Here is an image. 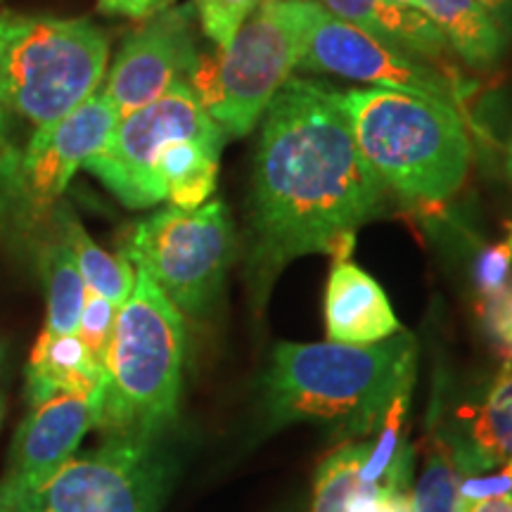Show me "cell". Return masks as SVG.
Instances as JSON below:
<instances>
[{
    "mask_svg": "<svg viewBox=\"0 0 512 512\" xmlns=\"http://www.w3.org/2000/svg\"><path fill=\"white\" fill-rule=\"evenodd\" d=\"M384 214V185L358 150L339 91L290 79L261 117L247 228V285L261 311L306 254L347 261L356 230Z\"/></svg>",
    "mask_w": 512,
    "mask_h": 512,
    "instance_id": "obj_1",
    "label": "cell"
},
{
    "mask_svg": "<svg viewBox=\"0 0 512 512\" xmlns=\"http://www.w3.org/2000/svg\"><path fill=\"white\" fill-rule=\"evenodd\" d=\"M418 342L408 332L375 344H278L261 380L268 432L297 422L373 439L396 396L413 392Z\"/></svg>",
    "mask_w": 512,
    "mask_h": 512,
    "instance_id": "obj_2",
    "label": "cell"
},
{
    "mask_svg": "<svg viewBox=\"0 0 512 512\" xmlns=\"http://www.w3.org/2000/svg\"><path fill=\"white\" fill-rule=\"evenodd\" d=\"M356 145L384 188L441 204L463 185L472 147L458 107L392 88L339 91Z\"/></svg>",
    "mask_w": 512,
    "mask_h": 512,
    "instance_id": "obj_3",
    "label": "cell"
},
{
    "mask_svg": "<svg viewBox=\"0 0 512 512\" xmlns=\"http://www.w3.org/2000/svg\"><path fill=\"white\" fill-rule=\"evenodd\" d=\"M185 366V320L145 271L119 306L107 354L98 430L157 439L178 415Z\"/></svg>",
    "mask_w": 512,
    "mask_h": 512,
    "instance_id": "obj_4",
    "label": "cell"
},
{
    "mask_svg": "<svg viewBox=\"0 0 512 512\" xmlns=\"http://www.w3.org/2000/svg\"><path fill=\"white\" fill-rule=\"evenodd\" d=\"M316 0H261L226 46L197 57L190 88L228 138L247 136L299 69Z\"/></svg>",
    "mask_w": 512,
    "mask_h": 512,
    "instance_id": "obj_5",
    "label": "cell"
},
{
    "mask_svg": "<svg viewBox=\"0 0 512 512\" xmlns=\"http://www.w3.org/2000/svg\"><path fill=\"white\" fill-rule=\"evenodd\" d=\"M107 60L110 38L91 19L5 12V107L34 131L57 124L98 93Z\"/></svg>",
    "mask_w": 512,
    "mask_h": 512,
    "instance_id": "obj_6",
    "label": "cell"
},
{
    "mask_svg": "<svg viewBox=\"0 0 512 512\" xmlns=\"http://www.w3.org/2000/svg\"><path fill=\"white\" fill-rule=\"evenodd\" d=\"M121 256L145 271L183 316L204 318L219 302L235 256V228L226 204L169 207L133 223Z\"/></svg>",
    "mask_w": 512,
    "mask_h": 512,
    "instance_id": "obj_7",
    "label": "cell"
},
{
    "mask_svg": "<svg viewBox=\"0 0 512 512\" xmlns=\"http://www.w3.org/2000/svg\"><path fill=\"white\" fill-rule=\"evenodd\" d=\"M226 133L209 117L188 81L150 105L126 114L98 155L83 169L93 174L128 209H147L164 202L157 164L162 152L176 140L207 138Z\"/></svg>",
    "mask_w": 512,
    "mask_h": 512,
    "instance_id": "obj_8",
    "label": "cell"
},
{
    "mask_svg": "<svg viewBox=\"0 0 512 512\" xmlns=\"http://www.w3.org/2000/svg\"><path fill=\"white\" fill-rule=\"evenodd\" d=\"M169 479L157 439L110 434L100 448L69 460L27 512H157Z\"/></svg>",
    "mask_w": 512,
    "mask_h": 512,
    "instance_id": "obj_9",
    "label": "cell"
},
{
    "mask_svg": "<svg viewBox=\"0 0 512 512\" xmlns=\"http://www.w3.org/2000/svg\"><path fill=\"white\" fill-rule=\"evenodd\" d=\"M299 69L373 83V88L427 95L453 107L463 102V88H458L451 74L434 67L432 60L387 46L332 17L320 5L313 12Z\"/></svg>",
    "mask_w": 512,
    "mask_h": 512,
    "instance_id": "obj_10",
    "label": "cell"
},
{
    "mask_svg": "<svg viewBox=\"0 0 512 512\" xmlns=\"http://www.w3.org/2000/svg\"><path fill=\"white\" fill-rule=\"evenodd\" d=\"M100 401L57 394L31 406L12 441L0 479V512H27L57 472L74 458L81 439L98 427Z\"/></svg>",
    "mask_w": 512,
    "mask_h": 512,
    "instance_id": "obj_11",
    "label": "cell"
},
{
    "mask_svg": "<svg viewBox=\"0 0 512 512\" xmlns=\"http://www.w3.org/2000/svg\"><path fill=\"white\" fill-rule=\"evenodd\" d=\"M195 22L192 3L169 5L126 38L102 91L121 117L162 98L176 83L188 81L200 57Z\"/></svg>",
    "mask_w": 512,
    "mask_h": 512,
    "instance_id": "obj_12",
    "label": "cell"
},
{
    "mask_svg": "<svg viewBox=\"0 0 512 512\" xmlns=\"http://www.w3.org/2000/svg\"><path fill=\"white\" fill-rule=\"evenodd\" d=\"M119 119L117 105L98 91L57 124L31 133L27 150H22V195L29 226L55 209L76 171L107 145Z\"/></svg>",
    "mask_w": 512,
    "mask_h": 512,
    "instance_id": "obj_13",
    "label": "cell"
},
{
    "mask_svg": "<svg viewBox=\"0 0 512 512\" xmlns=\"http://www.w3.org/2000/svg\"><path fill=\"white\" fill-rule=\"evenodd\" d=\"M323 313L332 342L375 344L401 332L399 318L380 283L349 259L332 266Z\"/></svg>",
    "mask_w": 512,
    "mask_h": 512,
    "instance_id": "obj_14",
    "label": "cell"
},
{
    "mask_svg": "<svg viewBox=\"0 0 512 512\" xmlns=\"http://www.w3.org/2000/svg\"><path fill=\"white\" fill-rule=\"evenodd\" d=\"M105 387V370L93 361L76 335L43 330L36 339L27 366V396L31 406L57 394H79L98 399Z\"/></svg>",
    "mask_w": 512,
    "mask_h": 512,
    "instance_id": "obj_15",
    "label": "cell"
},
{
    "mask_svg": "<svg viewBox=\"0 0 512 512\" xmlns=\"http://www.w3.org/2000/svg\"><path fill=\"white\" fill-rule=\"evenodd\" d=\"M318 5L377 41L422 60L448 50L446 38L418 8H401L389 0H318Z\"/></svg>",
    "mask_w": 512,
    "mask_h": 512,
    "instance_id": "obj_16",
    "label": "cell"
},
{
    "mask_svg": "<svg viewBox=\"0 0 512 512\" xmlns=\"http://www.w3.org/2000/svg\"><path fill=\"white\" fill-rule=\"evenodd\" d=\"M463 60L475 69H491L508 48L510 36L479 0H415Z\"/></svg>",
    "mask_w": 512,
    "mask_h": 512,
    "instance_id": "obj_17",
    "label": "cell"
},
{
    "mask_svg": "<svg viewBox=\"0 0 512 512\" xmlns=\"http://www.w3.org/2000/svg\"><path fill=\"white\" fill-rule=\"evenodd\" d=\"M228 133L207 138L176 140L162 152L157 164L164 200L178 209H197L214 195L219 162Z\"/></svg>",
    "mask_w": 512,
    "mask_h": 512,
    "instance_id": "obj_18",
    "label": "cell"
},
{
    "mask_svg": "<svg viewBox=\"0 0 512 512\" xmlns=\"http://www.w3.org/2000/svg\"><path fill=\"white\" fill-rule=\"evenodd\" d=\"M456 458L465 477L512 458V363H505L482 406L470 411V439L456 448Z\"/></svg>",
    "mask_w": 512,
    "mask_h": 512,
    "instance_id": "obj_19",
    "label": "cell"
},
{
    "mask_svg": "<svg viewBox=\"0 0 512 512\" xmlns=\"http://www.w3.org/2000/svg\"><path fill=\"white\" fill-rule=\"evenodd\" d=\"M53 221L57 235L72 249L76 266H79L88 290L110 299L117 306L124 304L133 285H136V271H133L131 261L121 254L114 256L105 252L86 233V228L81 226V221L76 219L74 211L67 204H55Z\"/></svg>",
    "mask_w": 512,
    "mask_h": 512,
    "instance_id": "obj_20",
    "label": "cell"
},
{
    "mask_svg": "<svg viewBox=\"0 0 512 512\" xmlns=\"http://www.w3.org/2000/svg\"><path fill=\"white\" fill-rule=\"evenodd\" d=\"M43 275H46L48 290L46 330L57 332V335H76L88 287L83 283L72 249L60 235L50 242L46 256H43Z\"/></svg>",
    "mask_w": 512,
    "mask_h": 512,
    "instance_id": "obj_21",
    "label": "cell"
},
{
    "mask_svg": "<svg viewBox=\"0 0 512 512\" xmlns=\"http://www.w3.org/2000/svg\"><path fill=\"white\" fill-rule=\"evenodd\" d=\"M370 439H344L332 448L313 477L311 512H349L366 489L361 467L368 458Z\"/></svg>",
    "mask_w": 512,
    "mask_h": 512,
    "instance_id": "obj_22",
    "label": "cell"
},
{
    "mask_svg": "<svg viewBox=\"0 0 512 512\" xmlns=\"http://www.w3.org/2000/svg\"><path fill=\"white\" fill-rule=\"evenodd\" d=\"M460 470L456 448L441 432H430L425 439V467L420 482L408 491L411 512H465L460 503Z\"/></svg>",
    "mask_w": 512,
    "mask_h": 512,
    "instance_id": "obj_23",
    "label": "cell"
},
{
    "mask_svg": "<svg viewBox=\"0 0 512 512\" xmlns=\"http://www.w3.org/2000/svg\"><path fill=\"white\" fill-rule=\"evenodd\" d=\"M117 313V304H112L110 299L88 290L76 337L81 339L83 347L88 349V354H91L93 361L98 363L102 370L107 366V354H110L114 325H117Z\"/></svg>",
    "mask_w": 512,
    "mask_h": 512,
    "instance_id": "obj_24",
    "label": "cell"
},
{
    "mask_svg": "<svg viewBox=\"0 0 512 512\" xmlns=\"http://www.w3.org/2000/svg\"><path fill=\"white\" fill-rule=\"evenodd\" d=\"M261 0H195L197 22L204 36L214 43L216 48L238 34V29L247 22V17L259 8Z\"/></svg>",
    "mask_w": 512,
    "mask_h": 512,
    "instance_id": "obj_25",
    "label": "cell"
},
{
    "mask_svg": "<svg viewBox=\"0 0 512 512\" xmlns=\"http://www.w3.org/2000/svg\"><path fill=\"white\" fill-rule=\"evenodd\" d=\"M472 280L479 299L494 297L512 283V226L508 228V238L479 252L472 268Z\"/></svg>",
    "mask_w": 512,
    "mask_h": 512,
    "instance_id": "obj_26",
    "label": "cell"
},
{
    "mask_svg": "<svg viewBox=\"0 0 512 512\" xmlns=\"http://www.w3.org/2000/svg\"><path fill=\"white\" fill-rule=\"evenodd\" d=\"M477 311L496 354L505 363H512V283L494 297L479 299Z\"/></svg>",
    "mask_w": 512,
    "mask_h": 512,
    "instance_id": "obj_27",
    "label": "cell"
},
{
    "mask_svg": "<svg viewBox=\"0 0 512 512\" xmlns=\"http://www.w3.org/2000/svg\"><path fill=\"white\" fill-rule=\"evenodd\" d=\"M10 223L29 226L22 195V155L0 152V230Z\"/></svg>",
    "mask_w": 512,
    "mask_h": 512,
    "instance_id": "obj_28",
    "label": "cell"
},
{
    "mask_svg": "<svg viewBox=\"0 0 512 512\" xmlns=\"http://www.w3.org/2000/svg\"><path fill=\"white\" fill-rule=\"evenodd\" d=\"M505 494H512V458L508 463L501 465V470H498L496 475H489V477L467 475L460 479V503H463L465 512L470 505L486 501V498L505 496Z\"/></svg>",
    "mask_w": 512,
    "mask_h": 512,
    "instance_id": "obj_29",
    "label": "cell"
},
{
    "mask_svg": "<svg viewBox=\"0 0 512 512\" xmlns=\"http://www.w3.org/2000/svg\"><path fill=\"white\" fill-rule=\"evenodd\" d=\"M171 0H98V8L105 15H121L147 19L157 15L159 10L169 8Z\"/></svg>",
    "mask_w": 512,
    "mask_h": 512,
    "instance_id": "obj_30",
    "label": "cell"
},
{
    "mask_svg": "<svg viewBox=\"0 0 512 512\" xmlns=\"http://www.w3.org/2000/svg\"><path fill=\"white\" fill-rule=\"evenodd\" d=\"M8 12V10H5ZM5 12H0V152L3 155H22L10 133V112L3 98V46H5Z\"/></svg>",
    "mask_w": 512,
    "mask_h": 512,
    "instance_id": "obj_31",
    "label": "cell"
},
{
    "mask_svg": "<svg viewBox=\"0 0 512 512\" xmlns=\"http://www.w3.org/2000/svg\"><path fill=\"white\" fill-rule=\"evenodd\" d=\"M494 19L505 29V34L512 38V0H479Z\"/></svg>",
    "mask_w": 512,
    "mask_h": 512,
    "instance_id": "obj_32",
    "label": "cell"
},
{
    "mask_svg": "<svg viewBox=\"0 0 512 512\" xmlns=\"http://www.w3.org/2000/svg\"><path fill=\"white\" fill-rule=\"evenodd\" d=\"M467 512H512V494H505L498 498H486V501L470 505Z\"/></svg>",
    "mask_w": 512,
    "mask_h": 512,
    "instance_id": "obj_33",
    "label": "cell"
},
{
    "mask_svg": "<svg viewBox=\"0 0 512 512\" xmlns=\"http://www.w3.org/2000/svg\"><path fill=\"white\" fill-rule=\"evenodd\" d=\"M3 344H0V373H3ZM3 408H5V401H3V375H0V420H3Z\"/></svg>",
    "mask_w": 512,
    "mask_h": 512,
    "instance_id": "obj_34",
    "label": "cell"
},
{
    "mask_svg": "<svg viewBox=\"0 0 512 512\" xmlns=\"http://www.w3.org/2000/svg\"><path fill=\"white\" fill-rule=\"evenodd\" d=\"M505 166H508V176L512 181V136H510V143H508V162H505Z\"/></svg>",
    "mask_w": 512,
    "mask_h": 512,
    "instance_id": "obj_35",
    "label": "cell"
},
{
    "mask_svg": "<svg viewBox=\"0 0 512 512\" xmlns=\"http://www.w3.org/2000/svg\"><path fill=\"white\" fill-rule=\"evenodd\" d=\"M389 3L401 5V8H415V0H389Z\"/></svg>",
    "mask_w": 512,
    "mask_h": 512,
    "instance_id": "obj_36",
    "label": "cell"
}]
</instances>
